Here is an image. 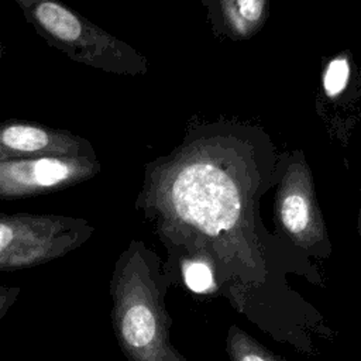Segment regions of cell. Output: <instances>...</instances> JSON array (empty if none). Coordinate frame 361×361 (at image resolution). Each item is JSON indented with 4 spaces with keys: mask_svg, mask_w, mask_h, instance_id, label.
Here are the masks:
<instances>
[{
    "mask_svg": "<svg viewBox=\"0 0 361 361\" xmlns=\"http://www.w3.org/2000/svg\"><path fill=\"white\" fill-rule=\"evenodd\" d=\"M286 152L261 128L192 118L180 142L144 168L135 210L166 250L165 262L203 258L235 306L264 265L261 196L276 186Z\"/></svg>",
    "mask_w": 361,
    "mask_h": 361,
    "instance_id": "obj_1",
    "label": "cell"
},
{
    "mask_svg": "<svg viewBox=\"0 0 361 361\" xmlns=\"http://www.w3.org/2000/svg\"><path fill=\"white\" fill-rule=\"evenodd\" d=\"M164 259L141 240H131L114 262L110 279L111 326L128 361H190L171 341V288Z\"/></svg>",
    "mask_w": 361,
    "mask_h": 361,
    "instance_id": "obj_2",
    "label": "cell"
},
{
    "mask_svg": "<svg viewBox=\"0 0 361 361\" xmlns=\"http://www.w3.org/2000/svg\"><path fill=\"white\" fill-rule=\"evenodd\" d=\"M14 1L34 31L73 62L123 76H141L148 72V59L141 52L63 1Z\"/></svg>",
    "mask_w": 361,
    "mask_h": 361,
    "instance_id": "obj_3",
    "label": "cell"
},
{
    "mask_svg": "<svg viewBox=\"0 0 361 361\" xmlns=\"http://www.w3.org/2000/svg\"><path fill=\"white\" fill-rule=\"evenodd\" d=\"M94 230L82 217L0 213V271L28 269L62 258L83 245Z\"/></svg>",
    "mask_w": 361,
    "mask_h": 361,
    "instance_id": "obj_4",
    "label": "cell"
},
{
    "mask_svg": "<svg viewBox=\"0 0 361 361\" xmlns=\"http://www.w3.org/2000/svg\"><path fill=\"white\" fill-rule=\"evenodd\" d=\"M275 223L296 248L326 257L330 252L327 228L317 203L313 175L300 149L286 152L276 185Z\"/></svg>",
    "mask_w": 361,
    "mask_h": 361,
    "instance_id": "obj_5",
    "label": "cell"
},
{
    "mask_svg": "<svg viewBox=\"0 0 361 361\" xmlns=\"http://www.w3.org/2000/svg\"><path fill=\"white\" fill-rule=\"evenodd\" d=\"M97 157L41 155L0 162V199L14 200L58 192L94 178Z\"/></svg>",
    "mask_w": 361,
    "mask_h": 361,
    "instance_id": "obj_6",
    "label": "cell"
},
{
    "mask_svg": "<svg viewBox=\"0 0 361 361\" xmlns=\"http://www.w3.org/2000/svg\"><path fill=\"white\" fill-rule=\"evenodd\" d=\"M41 155L97 157L86 138L66 128L31 120L0 121V162Z\"/></svg>",
    "mask_w": 361,
    "mask_h": 361,
    "instance_id": "obj_7",
    "label": "cell"
},
{
    "mask_svg": "<svg viewBox=\"0 0 361 361\" xmlns=\"http://www.w3.org/2000/svg\"><path fill=\"white\" fill-rule=\"evenodd\" d=\"M217 35L247 39L259 31L268 16V0H202Z\"/></svg>",
    "mask_w": 361,
    "mask_h": 361,
    "instance_id": "obj_8",
    "label": "cell"
},
{
    "mask_svg": "<svg viewBox=\"0 0 361 361\" xmlns=\"http://www.w3.org/2000/svg\"><path fill=\"white\" fill-rule=\"evenodd\" d=\"M226 351L230 361H286L235 324L227 331Z\"/></svg>",
    "mask_w": 361,
    "mask_h": 361,
    "instance_id": "obj_9",
    "label": "cell"
},
{
    "mask_svg": "<svg viewBox=\"0 0 361 361\" xmlns=\"http://www.w3.org/2000/svg\"><path fill=\"white\" fill-rule=\"evenodd\" d=\"M351 80V62L347 52L329 59L322 73V92L327 100H338L348 89Z\"/></svg>",
    "mask_w": 361,
    "mask_h": 361,
    "instance_id": "obj_10",
    "label": "cell"
},
{
    "mask_svg": "<svg viewBox=\"0 0 361 361\" xmlns=\"http://www.w3.org/2000/svg\"><path fill=\"white\" fill-rule=\"evenodd\" d=\"M20 293H21V288L18 286L0 285V319L6 316V313L18 299Z\"/></svg>",
    "mask_w": 361,
    "mask_h": 361,
    "instance_id": "obj_11",
    "label": "cell"
},
{
    "mask_svg": "<svg viewBox=\"0 0 361 361\" xmlns=\"http://www.w3.org/2000/svg\"><path fill=\"white\" fill-rule=\"evenodd\" d=\"M358 234H360V240H361V209H360V216H358Z\"/></svg>",
    "mask_w": 361,
    "mask_h": 361,
    "instance_id": "obj_12",
    "label": "cell"
},
{
    "mask_svg": "<svg viewBox=\"0 0 361 361\" xmlns=\"http://www.w3.org/2000/svg\"><path fill=\"white\" fill-rule=\"evenodd\" d=\"M3 54H4V47H3V42H1V39H0V59H1Z\"/></svg>",
    "mask_w": 361,
    "mask_h": 361,
    "instance_id": "obj_13",
    "label": "cell"
}]
</instances>
